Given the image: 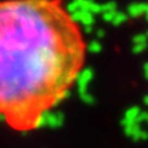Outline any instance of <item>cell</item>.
Returning <instances> with one entry per match:
<instances>
[{
	"instance_id": "5",
	"label": "cell",
	"mask_w": 148,
	"mask_h": 148,
	"mask_svg": "<svg viewBox=\"0 0 148 148\" xmlns=\"http://www.w3.org/2000/svg\"><path fill=\"white\" fill-rule=\"evenodd\" d=\"M145 15H147V19H148V5L145 7Z\"/></svg>"
},
{
	"instance_id": "7",
	"label": "cell",
	"mask_w": 148,
	"mask_h": 148,
	"mask_svg": "<svg viewBox=\"0 0 148 148\" xmlns=\"http://www.w3.org/2000/svg\"><path fill=\"white\" fill-rule=\"evenodd\" d=\"M147 36H148V33H147Z\"/></svg>"
},
{
	"instance_id": "2",
	"label": "cell",
	"mask_w": 148,
	"mask_h": 148,
	"mask_svg": "<svg viewBox=\"0 0 148 148\" xmlns=\"http://www.w3.org/2000/svg\"><path fill=\"white\" fill-rule=\"evenodd\" d=\"M145 7L147 5H144V4H134L130 7V14L132 15H140L141 12H145Z\"/></svg>"
},
{
	"instance_id": "3",
	"label": "cell",
	"mask_w": 148,
	"mask_h": 148,
	"mask_svg": "<svg viewBox=\"0 0 148 148\" xmlns=\"http://www.w3.org/2000/svg\"><path fill=\"white\" fill-rule=\"evenodd\" d=\"M144 48H145V44H138L137 47H136V52H140V51H143Z\"/></svg>"
},
{
	"instance_id": "1",
	"label": "cell",
	"mask_w": 148,
	"mask_h": 148,
	"mask_svg": "<svg viewBox=\"0 0 148 148\" xmlns=\"http://www.w3.org/2000/svg\"><path fill=\"white\" fill-rule=\"evenodd\" d=\"M85 60L84 33L63 0H0V115L11 129L40 126Z\"/></svg>"
},
{
	"instance_id": "4",
	"label": "cell",
	"mask_w": 148,
	"mask_h": 148,
	"mask_svg": "<svg viewBox=\"0 0 148 148\" xmlns=\"http://www.w3.org/2000/svg\"><path fill=\"white\" fill-rule=\"evenodd\" d=\"M144 69H145V74H147V77H148V63L145 64V67H144Z\"/></svg>"
},
{
	"instance_id": "6",
	"label": "cell",
	"mask_w": 148,
	"mask_h": 148,
	"mask_svg": "<svg viewBox=\"0 0 148 148\" xmlns=\"http://www.w3.org/2000/svg\"><path fill=\"white\" fill-rule=\"evenodd\" d=\"M144 101H145V104H147V106H148V96H147V97H145V99H144Z\"/></svg>"
}]
</instances>
